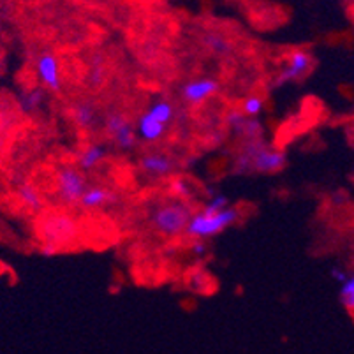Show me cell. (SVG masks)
<instances>
[{
	"label": "cell",
	"instance_id": "26",
	"mask_svg": "<svg viewBox=\"0 0 354 354\" xmlns=\"http://www.w3.org/2000/svg\"><path fill=\"white\" fill-rule=\"evenodd\" d=\"M347 275H349V272H347V270H344V268H333V270H331V277H333L335 281L339 282V284H342V282L346 281Z\"/></svg>",
	"mask_w": 354,
	"mask_h": 354
},
{
	"label": "cell",
	"instance_id": "2",
	"mask_svg": "<svg viewBox=\"0 0 354 354\" xmlns=\"http://www.w3.org/2000/svg\"><path fill=\"white\" fill-rule=\"evenodd\" d=\"M192 217V208L185 201H164L150 212L148 222L156 233L166 238H176L185 233L189 221Z\"/></svg>",
	"mask_w": 354,
	"mask_h": 354
},
{
	"label": "cell",
	"instance_id": "10",
	"mask_svg": "<svg viewBox=\"0 0 354 354\" xmlns=\"http://www.w3.org/2000/svg\"><path fill=\"white\" fill-rule=\"evenodd\" d=\"M176 160L164 152H147L138 159V167L145 176L153 180L167 178L176 169Z\"/></svg>",
	"mask_w": 354,
	"mask_h": 354
},
{
	"label": "cell",
	"instance_id": "13",
	"mask_svg": "<svg viewBox=\"0 0 354 354\" xmlns=\"http://www.w3.org/2000/svg\"><path fill=\"white\" fill-rule=\"evenodd\" d=\"M74 125L82 131H92L99 124V111L97 106L92 101H78L71 109Z\"/></svg>",
	"mask_w": 354,
	"mask_h": 354
},
{
	"label": "cell",
	"instance_id": "15",
	"mask_svg": "<svg viewBox=\"0 0 354 354\" xmlns=\"http://www.w3.org/2000/svg\"><path fill=\"white\" fill-rule=\"evenodd\" d=\"M109 156V150L104 143H90L83 148L78 156V167L83 173L92 171L101 166Z\"/></svg>",
	"mask_w": 354,
	"mask_h": 354
},
{
	"label": "cell",
	"instance_id": "19",
	"mask_svg": "<svg viewBox=\"0 0 354 354\" xmlns=\"http://www.w3.org/2000/svg\"><path fill=\"white\" fill-rule=\"evenodd\" d=\"M203 44L208 48L210 53L217 55V57H226V55L233 53V43L221 34H207L203 37Z\"/></svg>",
	"mask_w": 354,
	"mask_h": 354
},
{
	"label": "cell",
	"instance_id": "21",
	"mask_svg": "<svg viewBox=\"0 0 354 354\" xmlns=\"http://www.w3.org/2000/svg\"><path fill=\"white\" fill-rule=\"evenodd\" d=\"M263 109H265V99L261 97V95H249V97H245L243 102H241L240 111L245 117L257 118L263 113Z\"/></svg>",
	"mask_w": 354,
	"mask_h": 354
},
{
	"label": "cell",
	"instance_id": "9",
	"mask_svg": "<svg viewBox=\"0 0 354 354\" xmlns=\"http://www.w3.org/2000/svg\"><path fill=\"white\" fill-rule=\"evenodd\" d=\"M312 67H314V59H312V55L308 53V51H304V50L292 51V53L288 57V60L282 64L279 74H277L275 85L281 86V85H286V83L300 82V80H304L305 76L310 73Z\"/></svg>",
	"mask_w": 354,
	"mask_h": 354
},
{
	"label": "cell",
	"instance_id": "17",
	"mask_svg": "<svg viewBox=\"0 0 354 354\" xmlns=\"http://www.w3.org/2000/svg\"><path fill=\"white\" fill-rule=\"evenodd\" d=\"M145 111H147L150 117L156 118L157 122L167 125V127H169L176 118V108L173 106V102H169L167 99H157V101H152Z\"/></svg>",
	"mask_w": 354,
	"mask_h": 354
},
{
	"label": "cell",
	"instance_id": "7",
	"mask_svg": "<svg viewBox=\"0 0 354 354\" xmlns=\"http://www.w3.org/2000/svg\"><path fill=\"white\" fill-rule=\"evenodd\" d=\"M35 74L39 80L41 86L51 94L59 95L64 88L62 71H60L59 59L51 51H43L35 59Z\"/></svg>",
	"mask_w": 354,
	"mask_h": 354
},
{
	"label": "cell",
	"instance_id": "4",
	"mask_svg": "<svg viewBox=\"0 0 354 354\" xmlns=\"http://www.w3.org/2000/svg\"><path fill=\"white\" fill-rule=\"evenodd\" d=\"M80 234L78 222L62 212L46 214L39 222V238L46 245H53L62 249L64 245H71Z\"/></svg>",
	"mask_w": 354,
	"mask_h": 354
},
{
	"label": "cell",
	"instance_id": "5",
	"mask_svg": "<svg viewBox=\"0 0 354 354\" xmlns=\"http://www.w3.org/2000/svg\"><path fill=\"white\" fill-rule=\"evenodd\" d=\"M86 187V176L78 166L64 164L55 171V196L66 207H76Z\"/></svg>",
	"mask_w": 354,
	"mask_h": 354
},
{
	"label": "cell",
	"instance_id": "8",
	"mask_svg": "<svg viewBox=\"0 0 354 354\" xmlns=\"http://www.w3.org/2000/svg\"><path fill=\"white\" fill-rule=\"evenodd\" d=\"M221 88L222 85L218 83V80L212 78V76L189 80L180 86V99L189 106H199L217 95Z\"/></svg>",
	"mask_w": 354,
	"mask_h": 354
},
{
	"label": "cell",
	"instance_id": "1",
	"mask_svg": "<svg viewBox=\"0 0 354 354\" xmlns=\"http://www.w3.org/2000/svg\"><path fill=\"white\" fill-rule=\"evenodd\" d=\"M288 164V153L282 148L266 143L265 140L243 141L233 160L236 175H270L282 171Z\"/></svg>",
	"mask_w": 354,
	"mask_h": 354
},
{
	"label": "cell",
	"instance_id": "28",
	"mask_svg": "<svg viewBox=\"0 0 354 354\" xmlns=\"http://www.w3.org/2000/svg\"><path fill=\"white\" fill-rule=\"evenodd\" d=\"M353 134H354V131H353Z\"/></svg>",
	"mask_w": 354,
	"mask_h": 354
},
{
	"label": "cell",
	"instance_id": "22",
	"mask_svg": "<svg viewBox=\"0 0 354 354\" xmlns=\"http://www.w3.org/2000/svg\"><path fill=\"white\" fill-rule=\"evenodd\" d=\"M169 189H171V192L180 201H185V199H189L192 196V183L187 178H183V176L173 178L171 183H169Z\"/></svg>",
	"mask_w": 354,
	"mask_h": 354
},
{
	"label": "cell",
	"instance_id": "12",
	"mask_svg": "<svg viewBox=\"0 0 354 354\" xmlns=\"http://www.w3.org/2000/svg\"><path fill=\"white\" fill-rule=\"evenodd\" d=\"M134 129H136L138 141H141V143L145 145L159 143V141L162 140V138H166L167 134V125L157 122L156 118L150 117L147 111H143V113L138 117Z\"/></svg>",
	"mask_w": 354,
	"mask_h": 354
},
{
	"label": "cell",
	"instance_id": "14",
	"mask_svg": "<svg viewBox=\"0 0 354 354\" xmlns=\"http://www.w3.org/2000/svg\"><path fill=\"white\" fill-rule=\"evenodd\" d=\"M115 201V192L109 191L108 187H102V185H88L85 191V194L80 199V207L86 212L99 210V208L106 207L109 203Z\"/></svg>",
	"mask_w": 354,
	"mask_h": 354
},
{
	"label": "cell",
	"instance_id": "27",
	"mask_svg": "<svg viewBox=\"0 0 354 354\" xmlns=\"http://www.w3.org/2000/svg\"><path fill=\"white\" fill-rule=\"evenodd\" d=\"M57 252H59V249H57V247L46 245V243H43V245H41V254H43V256H53V254H57Z\"/></svg>",
	"mask_w": 354,
	"mask_h": 354
},
{
	"label": "cell",
	"instance_id": "23",
	"mask_svg": "<svg viewBox=\"0 0 354 354\" xmlns=\"http://www.w3.org/2000/svg\"><path fill=\"white\" fill-rule=\"evenodd\" d=\"M231 207L230 205V199H227L226 194H222V192H217V194H212L210 199H208V203L203 207V210L207 212H221L224 210V208Z\"/></svg>",
	"mask_w": 354,
	"mask_h": 354
},
{
	"label": "cell",
	"instance_id": "25",
	"mask_svg": "<svg viewBox=\"0 0 354 354\" xmlns=\"http://www.w3.org/2000/svg\"><path fill=\"white\" fill-rule=\"evenodd\" d=\"M208 252L207 240H192L191 243V254L196 257H205Z\"/></svg>",
	"mask_w": 354,
	"mask_h": 354
},
{
	"label": "cell",
	"instance_id": "3",
	"mask_svg": "<svg viewBox=\"0 0 354 354\" xmlns=\"http://www.w3.org/2000/svg\"><path fill=\"white\" fill-rule=\"evenodd\" d=\"M238 217H240V212L234 207H227L221 212H207L201 208L192 214L185 234L192 240H210L233 226Z\"/></svg>",
	"mask_w": 354,
	"mask_h": 354
},
{
	"label": "cell",
	"instance_id": "16",
	"mask_svg": "<svg viewBox=\"0 0 354 354\" xmlns=\"http://www.w3.org/2000/svg\"><path fill=\"white\" fill-rule=\"evenodd\" d=\"M16 196L20 199V203L27 208L28 212H41L44 207L43 196H41L39 189L35 187L32 182H24L16 189Z\"/></svg>",
	"mask_w": 354,
	"mask_h": 354
},
{
	"label": "cell",
	"instance_id": "11",
	"mask_svg": "<svg viewBox=\"0 0 354 354\" xmlns=\"http://www.w3.org/2000/svg\"><path fill=\"white\" fill-rule=\"evenodd\" d=\"M226 124L243 141L263 140V136H265V125L261 124L257 118L245 117L240 109H231L230 113L226 115Z\"/></svg>",
	"mask_w": 354,
	"mask_h": 354
},
{
	"label": "cell",
	"instance_id": "24",
	"mask_svg": "<svg viewBox=\"0 0 354 354\" xmlns=\"http://www.w3.org/2000/svg\"><path fill=\"white\" fill-rule=\"evenodd\" d=\"M104 80H106L104 69H102L101 66L92 67V73H90L88 76V85L92 86V88H99V86H102Z\"/></svg>",
	"mask_w": 354,
	"mask_h": 354
},
{
	"label": "cell",
	"instance_id": "20",
	"mask_svg": "<svg viewBox=\"0 0 354 354\" xmlns=\"http://www.w3.org/2000/svg\"><path fill=\"white\" fill-rule=\"evenodd\" d=\"M339 298L344 308L354 315V273H349L346 281L340 284Z\"/></svg>",
	"mask_w": 354,
	"mask_h": 354
},
{
	"label": "cell",
	"instance_id": "6",
	"mask_svg": "<svg viewBox=\"0 0 354 354\" xmlns=\"http://www.w3.org/2000/svg\"><path fill=\"white\" fill-rule=\"evenodd\" d=\"M104 131L115 147L122 152H133L138 145V136L134 124L122 111H109L104 117Z\"/></svg>",
	"mask_w": 354,
	"mask_h": 354
},
{
	"label": "cell",
	"instance_id": "18",
	"mask_svg": "<svg viewBox=\"0 0 354 354\" xmlns=\"http://www.w3.org/2000/svg\"><path fill=\"white\" fill-rule=\"evenodd\" d=\"M20 108L25 113H35L43 108L44 101H46V94H44L43 86H34V88L24 90L20 94Z\"/></svg>",
	"mask_w": 354,
	"mask_h": 354
}]
</instances>
